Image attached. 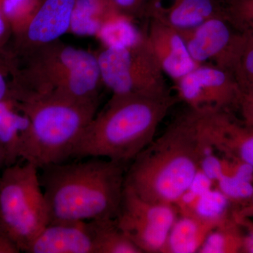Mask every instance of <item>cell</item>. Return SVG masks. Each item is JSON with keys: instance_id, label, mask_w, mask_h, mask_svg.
Here are the masks:
<instances>
[{"instance_id": "1f68e13d", "label": "cell", "mask_w": 253, "mask_h": 253, "mask_svg": "<svg viewBox=\"0 0 253 253\" xmlns=\"http://www.w3.org/2000/svg\"><path fill=\"white\" fill-rule=\"evenodd\" d=\"M5 167H6V164H5L4 153H3L2 150L0 148V172H1V170H2ZM0 174H1V173H0Z\"/></svg>"}, {"instance_id": "30bf717a", "label": "cell", "mask_w": 253, "mask_h": 253, "mask_svg": "<svg viewBox=\"0 0 253 253\" xmlns=\"http://www.w3.org/2000/svg\"><path fill=\"white\" fill-rule=\"evenodd\" d=\"M196 112L200 132L211 150L253 168V128L231 111Z\"/></svg>"}, {"instance_id": "9c48e42d", "label": "cell", "mask_w": 253, "mask_h": 253, "mask_svg": "<svg viewBox=\"0 0 253 253\" xmlns=\"http://www.w3.org/2000/svg\"><path fill=\"white\" fill-rule=\"evenodd\" d=\"M178 99L196 111H236L241 89L227 70L199 65L175 82Z\"/></svg>"}, {"instance_id": "ffe728a7", "label": "cell", "mask_w": 253, "mask_h": 253, "mask_svg": "<svg viewBox=\"0 0 253 253\" xmlns=\"http://www.w3.org/2000/svg\"><path fill=\"white\" fill-rule=\"evenodd\" d=\"M244 228L233 212L206 238L199 253H238L242 251Z\"/></svg>"}, {"instance_id": "5bb4252c", "label": "cell", "mask_w": 253, "mask_h": 253, "mask_svg": "<svg viewBox=\"0 0 253 253\" xmlns=\"http://www.w3.org/2000/svg\"><path fill=\"white\" fill-rule=\"evenodd\" d=\"M94 220L49 223L28 246V253H95Z\"/></svg>"}, {"instance_id": "5b68a950", "label": "cell", "mask_w": 253, "mask_h": 253, "mask_svg": "<svg viewBox=\"0 0 253 253\" xmlns=\"http://www.w3.org/2000/svg\"><path fill=\"white\" fill-rule=\"evenodd\" d=\"M16 101L30 121L21 158L38 169L63 163L71 157L84 129L96 116L99 105L58 96Z\"/></svg>"}, {"instance_id": "ac0fdd59", "label": "cell", "mask_w": 253, "mask_h": 253, "mask_svg": "<svg viewBox=\"0 0 253 253\" xmlns=\"http://www.w3.org/2000/svg\"><path fill=\"white\" fill-rule=\"evenodd\" d=\"M115 13L111 0H76L68 33L96 37L105 21Z\"/></svg>"}, {"instance_id": "9a60e30c", "label": "cell", "mask_w": 253, "mask_h": 253, "mask_svg": "<svg viewBox=\"0 0 253 253\" xmlns=\"http://www.w3.org/2000/svg\"><path fill=\"white\" fill-rule=\"evenodd\" d=\"M218 15H223L221 0H149L144 18L183 33Z\"/></svg>"}, {"instance_id": "484cf974", "label": "cell", "mask_w": 253, "mask_h": 253, "mask_svg": "<svg viewBox=\"0 0 253 253\" xmlns=\"http://www.w3.org/2000/svg\"><path fill=\"white\" fill-rule=\"evenodd\" d=\"M13 36V31L9 23L0 11V59L9 67L10 54L9 46Z\"/></svg>"}, {"instance_id": "7a4b0ae2", "label": "cell", "mask_w": 253, "mask_h": 253, "mask_svg": "<svg viewBox=\"0 0 253 253\" xmlns=\"http://www.w3.org/2000/svg\"><path fill=\"white\" fill-rule=\"evenodd\" d=\"M63 163L41 168L49 224L116 219L124 192L126 165L101 158Z\"/></svg>"}, {"instance_id": "8fae6325", "label": "cell", "mask_w": 253, "mask_h": 253, "mask_svg": "<svg viewBox=\"0 0 253 253\" xmlns=\"http://www.w3.org/2000/svg\"><path fill=\"white\" fill-rule=\"evenodd\" d=\"M76 0H40L27 24L14 35L9 46L11 56H18L59 40L68 33Z\"/></svg>"}, {"instance_id": "3957f363", "label": "cell", "mask_w": 253, "mask_h": 253, "mask_svg": "<svg viewBox=\"0 0 253 253\" xmlns=\"http://www.w3.org/2000/svg\"><path fill=\"white\" fill-rule=\"evenodd\" d=\"M10 78L16 100L58 96L99 104L104 86L95 53L60 39L12 56Z\"/></svg>"}, {"instance_id": "7402d4cb", "label": "cell", "mask_w": 253, "mask_h": 253, "mask_svg": "<svg viewBox=\"0 0 253 253\" xmlns=\"http://www.w3.org/2000/svg\"><path fill=\"white\" fill-rule=\"evenodd\" d=\"M94 221L96 226L95 253H142L118 227L116 219Z\"/></svg>"}, {"instance_id": "4316f807", "label": "cell", "mask_w": 253, "mask_h": 253, "mask_svg": "<svg viewBox=\"0 0 253 253\" xmlns=\"http://www.w3.org/2000/svg\"><path fill=\"white\" fill-rule=\"evenodd\" d=\"M236 111L239 113L240 119L253 128V91H241Z\"/></svg>"}, {"instance_id": "d4e9b609", "label": "cell", "mask_w": 253, "mask_h": 253, "mask_svg": "<svg viewBox=\"0 0 253 253\" xmlns=\"http://www.w3.org/2000/svg\"><path fill=\"white\" fill-rule=\"evenodd\" d=\"M115 11L134 20L144 18L149 0H111Z\"/></svg>"}, {"instance_id": "7c38bea8", "label": "cell", "mask_w": 253, "mask_h": 253, "mask_svg": "<svg viewBox=\"0 0 253 253\" xmlns=\"http://www.w3.org/2000/svg\"><path fill=\"white\" fill-rule=\"evenodd\" d=\"M240 33L224 15H218L180 34L196 64L216 65L225 69Z\"/></svg>"}, {"instance_id": "2e32d148", "label": "cell", "mask_w": 253, "mask_h": 253, "mask_svg": "<svg viewBox=\"0 0 253 253\" xmlns=\"http://www.w3.org/2000/svg\"><path fill=\"white\" fill-rule=\"evenodd\" d=\"M233 212L216 217L184 213L171 229L165 253H199L210 233Z\"/></svg>"}, {"instance_id": "44dd1931", "label": "cell", "mask_w": 253, "mask_h": 253, "mask_svg": "<svg viewBox=\"0 0 253 253\" xmlns=\"http://www.w3.org/2000/svg\"><path fill=\"white\" fill-rule=\"evenodd\" d=\"M242 91H253V35L240 33L225 68Z\"/></svg>"}, {"instance_id": "d6a6232c", "label": "cell", "mask_w": 253, "mask_h": 253, "mask_svg": "<svg viewBox=\"0 0 253 253\" xmlns=\"http://www.w3.org/2000/svg\"><path fill=\"white\" fill-rule=\"evenodd\" d=\"M250 222H251V224H253V223L251 222V221H250Z\"/></svg>"}, {"instance_id": "f546056e", "label": "cell", "mask_w": 253, "mask_h": 253, "mask_svg": "<svg viewBox=\"0 0 253 253\" xmlns=\"http://www.w3.org/2000/svg\"><path fill=\"white\" fill-rule=\"evenodd\" d=\"M17 245L0 227V253H21Z\"/></svg>"}, {"instance_id": "d6986e66", "label": "cell", "mask_w": 253, "mask_h": 253, "mask_svg": "<svg viewBox=\"0 0 253 253\" xmlns=\"http://www.w3.org/2000/svg\"><path fill=\"white\" fill-rule=\"evenodd\" d=\"M134 23L135 20L118 13L110 16L96 36L101 47L119 49L140 44L144 41V31Z\"/></svg>"}, {"instance_id": "e0dca14e", "label": "cell", "mask_w": 253, "mask_h": 253, "mask_svg": "<svg viewBox=\"0 0 253 253\" xmlns=\"http://www.w3.org/2000/svg\"><path fill=\"white\" fill-rule=\"evenodd\" d=\"M29 126V119L16 100L9 97L0 101V148L6 167L21 158Z\"/></svg>"}, {"instance_id": "6da1fadb", "label": "cell", "mask_w": 253, "mask_h": 253, "mask_svg": "<svg viewBox=\"0 0 253 253\" xmlns=\"http://www.w3.org/2000/svg\"><path fill=\"white\" fill-rule=\"evenodd\" d=\"M210 150L197 113L189 109L133 160L125 185L146 201L176 206L191 190Z\"/></svg>"}, {"instance_id": "277c9868", "label": "cell", "mask_w": 253, "mask_h": 253, "mask_svg": "<svg viewBox=\"0 0 253 253\" xmlns=\"http://www.w3.org/2000/svg\"><path fill=\"white\" fill-rule=\"evenodd\" d=\"M179 101L170 92L111 97L86 126L71 157L106 158L126 165L154 141L158 126Z\"/></svg>"}, {"instance_id": "52a82bcc", "label": "cell", "mask_w": 253, "mask_h": 253, "mask_svg": "<svg viewBox=\"0 0 253 253\" xmlns=\"http://www.w3.org/2000/svg\"><path fill=\"white\" fill-rule=\"evenodd\" d=\"M94 53L103 85L112 92V97L156 96L170 92L144 38L131 47H101Z\"/></svg>"}, {"instance_id": "4fadbf2b", "label": "cell", "mask_w": 253, "mask_h": 253, "mask_svg": "<svg viewBox=\"0 0 253 253\" xmlns=\"http://www.w3.org/2000/svg\"><path fill=\"white\" fill-rule=\"evenodd\" d=\"M149 21V27L144 31L145 43L165 76L175 83L199 65L190 55L179 32L157 21Z\"/></svg>"}, {"instance_id": "cb8c5ba5", "label": "cell", "mask_w": 253, "mask_h": 253, "mask_svg": "<svg viewBox=\"0 0 253 253\" xmlns=\"http://www.w3.org/2000/svg\"><path fill=\"white\" fill-rule=\"evenodd\" d=\"M224 17L241 33L253 35V0H221Z\"/></svg>"}, {"instance_id": "ba28073f", "label": "cell", "mask_w": 253, "mask_h": 253, "mask_svg": "<svg viewBox=\"0 0 253 253\" xmlns=\"http://www.w3.org/2000/svg\"><path fill=\"white\" fill-rule=\"evenodd\" d=\"M177 218L175 205L146 201L125 185L116 223L142 253H165Z\"/></svg>"}, {"instance_id": "603a6c76", "label": "cell", "mask_w": 253, "mask_h": 253, "mask_svg": "<svg viewBox=\"0 0 253 253\" xmlns=\"http://www.w3.org/2000/svg\"><path fill=\"white\" fill-rule=\"evenodd\" d=\"M39 3L40 0H0V11L12 28L13 36L26 26Z\"/></svg>"}, {"instance_id": "f1b7e54d", "label": "cell", "mask_w": 253, "mask_h": 253, "mask_svg": "<svg viewBox=\"0 0 253 253\" xmlns=\"http://www.w3.org/2000/svg\"><path fill=\"white\" fill-rule=\"evenodd\" d=\"M239 221L245 229L241 253H253V225L246 219H241Z\"/></svg>"}, {"instance_id": "83f0119b", "label": "cell", "mask_w": 253, "mask_h": 253, "mask_svg": "<svg viewBox=\"0 0 253 253\" xmlns=\"http://www.w3.org/2000/svg\"><path fill=\"white\" fill-rule=\"evenodd\" d=\"M9 67L0 59V101L11 97V79Z\"/></svg>"}, {"instance_id": "8992f818", "label": "cell", "mask_w": 253, "mask_h": 253, "mask_svg": "<svg viewBox=\"0 0 253 253\" xmlns=\"http://www.w3.org/2000/svg\"><path fill=\"white\" fill-rule=\"evenodd\" d=\"M39 169L26 162L6 166L0 174V227L21 252L49 224Z\"/></svg>"}, {"instance_id": "4dcf8cb0", "label": "cell", "mask_w": 253, "mask_h": 253, "mask_svg": "<svg viewBox=\"0 0 253 253\" xmlns=\"http://www.w3.org/2000/svg\"><path fill=\"white\" fill-rule=\"evenodd\" d=\"M236 214L239 219H249V218H253V193L250 199L249 202L247 203L243 207L236 210ZM253 223V220H250Z\"/></svg>"}]
</instances>
